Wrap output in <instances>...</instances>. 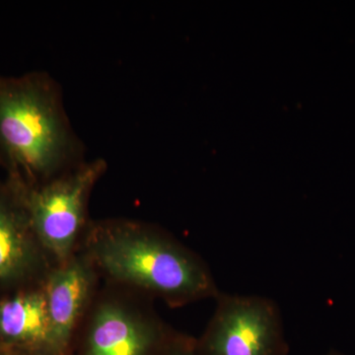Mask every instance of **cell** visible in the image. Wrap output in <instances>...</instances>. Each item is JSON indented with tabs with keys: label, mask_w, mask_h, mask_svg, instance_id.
<instances>
[{
	"label": "cell",
	"mask_w": 355,
	"mask_h": 355,
	"mask_svg": "<svg viewBox=\"0 0 355 355\" xmlns=\"http://www.w3.org/2000/svg\"><path fill=\"white\" fill-rule=\"evenodd\" d=\"M89 252L110 277L150 292L173 306L216 299L221 293L202 259L157 231L106 226L96 231Z\"/></svg>",
	"instance_id": "1"
},
{
	"label": "cell",
	"mask_w": 355,
	"mask_h": 355,
	"mask_svg": "<svg viewBox=\"0 0 355 355\" xmlns=\"http://www.w3.org/2000/svg\"><path fill=\"white\" fill-rule=\"evenodd\" d=\"M198 355H287L284 319L272 299L221 292Z\"/></svg>",
	"instance_id": "4"
},
{
	"label": "cell",
	"mask_w": 355,
	"mask_h": 355,
	"mask_svg": "<svg viewBox=\"0 0 355 355\" xmlns=\"http://www.w3.org/2000/svg\"><path fill=\"white\" fill-rule=\"evenodd\" d=\"M163 336L155 320L133 314L118 303H105L93 317L87 355H148Z\"/></svg>",
	"instance_id": "6"
},
{
	"label": "cell",
	"mask_w": 355,
	"mask_h": 355,
	"mask_svg": "<svg viewBox=\"0 0 355 355\" xmlns=\"http://www.w3.org/2000/svg\"><path fill=\"white\" fill-rule=\"evenodd\" d=\"M72 139L58 93L38 72L0 76V162L26 184L49 180L69 157Z\"/></svg>",
	"instance_id": "2"
},
{
	"label": "cell",
	"mask_w": 355,
	"mask_h": 355,
	"mask_svg": "<svg viewBox=\"0 0 355 355\" xmlns=\"http://www.w3.org/2000/svg\"><path fill=\"white\" fill-rule=\"evenodd\" d=\"M105 168L104 161L96 160L69 174L37 184H26L8 177L19 191L40 245L60 265L71 259L89 195Z\"/></svg>",
	"instance_id": "3"
},
{
	"label": "cell",
	"mask_w": 355,
	"mask_h": 355,
	"mask_svg": "<svg viewBox=\"0 0 355 355\" xmlns=\"http://www.w3.org/2000/svg\"><path fill=\"white\" fill-rule=\"evenodd\" d=\"M0 340L12 345L51 349L44 287L25 289L0 299Z\"/></svg>",
	"instance_id": "8"
},
{
	"label": "cell",
	"mask_w": 355,
	"mask_h": 355,
	"mask_svg": "<svg viewBox=\"0 0 355 355\" xmlns=\"http://www.w3.org/2000/svg\"><path fill=\"white\" fill-rule=\"evenodd\" d=\"M324 355H343V354H340V352H329V354H324Z\"/></svg>",
	"instance_id": "10"
},
{
	"label": "cell",
	"mask_w": 355,
	"mask_h": 355,
	"mask_svg": "<svg viewBox=\"0 0 355 355\" xmlns=\"http://www.w3.org/2000/svg\"><path fill=\"white\" fill-rule=\"evenodd\" d=\"M93 284V272L83 259L60 265L46 280L44 293L51 324V350L62 352L83 314Z\"/></svg>",
	"instance_id": "7"
},
{
	"label": "cell",
	"mask_w": 355,
	"mask_h": 355,
	"mask_svg": "<svg viewBox=\"0 0 355 355\" xmlns=\"http://www.w3.org/2000/svg\"><path fill=\"white\" fill-rule=\"evenodd\" d=\"M165 355H198L196 343L190 338H176L168 345Z\"/></svg>",
	"instance_id": "9"
},
{
	"label": "cell",
	"mask_w": 355,
	"mask_h": 355,
	"mask_svg": "<svg viewBox=\"0 0 355 355\" xmlns=\"http://www.w3.org/2000/svg\"><path fill=\"white\" fill-rule=\"evenodd\" d=\"M43 252L18 189L9 179L0 183V289L34 279L42 270Z\"/></svg>",
	"instance_id": "5"
}]
</instances>
